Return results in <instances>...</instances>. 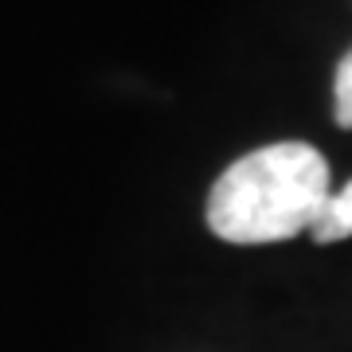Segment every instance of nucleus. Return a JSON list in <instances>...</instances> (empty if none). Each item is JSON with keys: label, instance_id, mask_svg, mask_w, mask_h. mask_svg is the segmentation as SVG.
<instances>
[{"label": "nucleus", "instance_id": "nucleus-1", "mask_svg": "<svg viewBox=\"0 0 352 352\" xmlns=\"http://www.w3.org/2000/svg\"><path fill=\"white\" fill-rule=\"evenodd\" d=\"M329 196L325 157L305 141H278L223 168L208 196V227L239 247L282 243L314 231Z\"/></svg>", "mask_w": 352, "mask_h": 352}, {"label": "nucleus", "instance_id": "nucleus-2", "mask_svg": "<svg viewBox=\"0 0 352 352\" xmlns=\"http://www.w3.org/2000/svg\"><path fill=\"white\" fill-rule=\"evenodd\" d=\"M317 243H340L352 239V180L340 192H333L325 204V212L317 215L314 231H309Z\"/></svg>", "mask_w": 352, "mask_h": 352}, {"label": "nucleus", "instance_id": "nucleus-3", "mask_svg": "<svg viewBox=\"0 0 352 352\" xmlns=\"http://www.w3.org/2000/svg\"><path fill=\"white\" fill-rule=\"evenodd\" d=\"M333 106H337V122L344 129H352V51L340 59L337 82H333Z\"/></svg>", "mask_w": 352, "mask_h": 352}]
</instances>
